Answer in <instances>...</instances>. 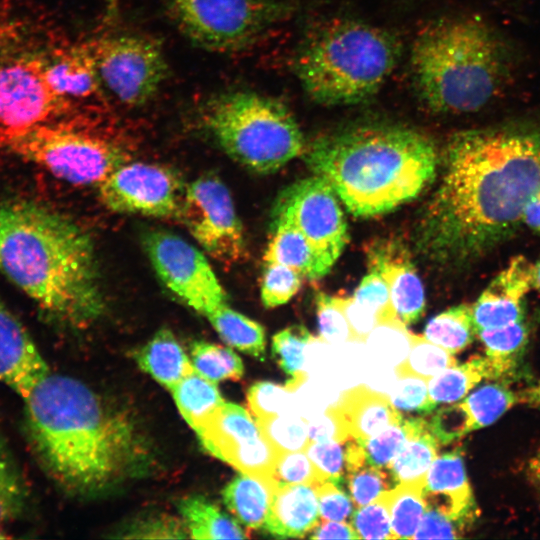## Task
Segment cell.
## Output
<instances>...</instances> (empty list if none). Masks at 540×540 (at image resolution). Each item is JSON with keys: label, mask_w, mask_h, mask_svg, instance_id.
I'll return each mask as SVG.
<instances>
[{"label": "cell", "mask_w": 540, "mask_h": 540, "mask_svg": "<svg viewBox=\"0 0 540 540\" xmlns=\"http://www.w3.org/2000/svg\"><path fill=\"white\" fill-rule=\"evenodd\" d=\"M436 191L417 229L420 250L462 267L513 235L540 192V125L459 131L448 140Z\"/></svg>", "instance_id": "1"}, {"label": "cell", "mask_w": 540, "mask_h": 540, "mask_svg": "<svg viewBox=\"0 0 540 540\" xmlns=\"http://www.w3.org/2000/svg\"><path fill=\"white\" fill-rule=\"evenodd\" d=\"M23 401L31 447L67 492L108 487L140 454L131 423L79 380L49 373Z\"/></svg>", "instance_id": "2"}, {"label": "cell", "mask_w": 540, "mask_h": 540, "mask_svg": "<svg viewBox=\"0 0 540 540\" xmlns=\"http://www.w3.org/2000/svg\"><path fill=\"white\" fill-rule=\"evenodd\" d=\"M0 272L61 323L83 327L105 309L90 235L43 204L0 203Z\"/></svg>", "instance_id": "3"}, {"label": "cell", "mask_w": 540, "mask_h": 540, "mask_svg": "<svg viewBox=\"0 0 540 540\" xmlns=\"http://www.w3.org/2000/svg\"><path fill=\"white\" fill-rule=\"evenodd\" d=\"M303 156L357 217L387 213L413 200L440 164L426 134L398 124L356 125L322 135L306 145Z\"/></svg>", "instance_id": "4"}, {"label": "cell", "mask_w": 540, "mask_h": 540, "mask_svg": "<svg viewBox=\"0 0 540 540\" xmlns=\"http://www.w3.org/2000/svg\"><path fill=\"white\" fill-rule=\"evenodd\" d=\"M411 70L419 100L437 114L482 110L509 84L514 53L507 40L477 15L443 17L416 36Z\"/></svg>", "instance_id": "5"}, {"label": "cell", "mask_w": 540, "mask_h": 540, "mask_svg": "<svg viewBox=\"0 0 540 540\" xmlns=\"http://www.w3.org/2000/svg\"><path fill=\"white\" fill-rule=\"evenodd\" d=\"M401 43L390 31L353 19L313 29L294 59L304 92L324 106H350L376 95L395 69Z\"/></svg>", "instance_id": "6"}, {"label": "cell", "mask_w": 540, "mask_h": 540, "mask_svg": "<svg viewBox=\"0 0 540 540\" xmlns=\"http://www.w3.org/2000/svg\"><path fill=\"white\" fill-rule=\"evenodd\" d=\"M203 122L221 149L247 169L273 173L303 155L300 127L281 101L249 91L219 94L205 105Z\"/></svg>", "instance_id": "7"}, {"label": "cell", "mask_w": 540, "mask_h": 540, "mask_svg": "<svg viewBox=\"0 0 540 540\" xmlns=\"http://www.w3.org/2000/svg\"><path fill=\"white\" fill-rule=\"evenodd\" d=\"M6 149L76 185L100 184L131 160L121 139L76 120L54 119L16 136Z\"/></svg>", "instance_id": "8"}, {"label": "cell", "mask_w": 540, "mask_h": 540, "mask_svg": "<svg viewBox=\"0 0 540 540\" xmlns=\"http://www.w3.org/2000/svg\"><path fill=\"white\" fill-rule=\"evenodd\" d=\"M15 22H0V148L35 125L59 118L70 102L45 75L44 50Z\"/></svg>", "instance_id": "9"}, {"label": "cell", "mask_w": 540, "mask_h": 540, "mask_svg": "<svg viewBox=\"0 0 540 540\" xmlns=\"http://www.w3.org/2000/svg\"><path fill=\"white\" fill-rule=\"evenodd\" d=\"M178 28L196 45L219 52L244 48L295 11L292 0H165Z\"/></svg>", "instance_id": "10"}, {"label": "cell", "mask_w": 540, "mask_h": 540, "mask_svg": "<svg viewBox=\"0 0 540 540\" xmlns=\"http://www.w3.org/2000/svg\"><path fill=\"white\" fill-rule=\"evenodd\" d=\"M272 218L291 222L306 237L325 275L349 241L337 194L317 175L284 188L276 198Z\"/></svg>", "instance_id": "11"}, {"label": "cell", "mask_w": 540, "mask_h": 540, "mask_svg": "<svg viewBox=\"0 0 540 540\" xmlns=\"http://www.w3.org/2000/svg\"><path fill=\"white\" fill-rule=\"evenodd\" d=\"M177 218L213 258L226 265L244 259L247 250L241 221L229 190L216 176H202L186 187Z\"/></svg>", "instance_id": "12"}, {"label": "cell", "mask_w": 540, "mask_h": 540, "mask_svg": "<svg viewBox=\"0 0 540 540\" xmlns=\"http://www.w3.org/2000/svg\"><path fill=\"white\" fill-rule=\"evenodd\" d=\"M150 262L163 284L182 302L206 316L227 303V295L205 255L183 238L154 230L144 238Z\"/></svg>", "instance_id": "13"}, {"label": "cell", "mask_w": 540, "mask_h": 540, "mask_svg": "<svg viewBox=\"0 0 540 540\" xmlns=\"http://www.w3.org/2000/svg\"><path fill=\"white\" fill-rule=\"evenodd\" d=\"M93 51L101 81L124 104L146 103L167 76V64L159 44L146 37H109L100 41Z\"/></svg>", "instance_id": "14"}, {"label": "cell", "mask_w": 540, "mask_h": 540, "mask_svg": "<svg viewBox=\"0 0 540 540\" xmlns=\"http://www.w3.org/2000/svg\"><path fill=\"white\" fill-rule=\"evenodd\" d=\"M185 190L182 180L172 170L129 161L99 184V198L114 212L177 218Z\"/></svg>", "instance_id": "15"}, {"label": "cell", "mask_w": 540, "mask_h": 540, "mask_svg": "<svg viewBox=\"0 0 540 540\" xmlns=\"http://www.w3.org/2000/svg\"><path fill=\"white\" fill-rule=\"evenodd\" d=\"M49 373L26 327L0 295V384L25 399Z\"/></svg>", "instance_id": "16"}, {"label": "cell", "mask_w": 540, "mask_h": 540, "mask_svg": "<svg viewBox=\"0 0 540 540\" xmlns=\"http://www.w3.org/2000/svg\"><path fill=\"white\" fill-rule=\"evenodd\" d=\"M533 287V264L515 256L472 305L476 331L524 320V299Z\"/></svg>", "instance_id": "17"}, {"label": "cell", "mask_w": 540, "mask_h": 540, "mask_svg": "<svg viewBox=\"0 0 540 540\" xmlns=\"http://www.w3.org/2000/svg\"><path fill=\"white\" fill-rule=\"evenodd\" d=\"M423 498L427 507L462 529L475 520L476 502L460 450L437 456L433 461L426 474Z\"/></svg>", "instance_id": "18"}, {"label": "cell", "mask_w": 540, "mask_h": 540, "mask_svg": "<svg viewBox=\"0 0 540 540\" xmlns=\"http://www.w3.org/2000/svg\"><path fill=\"white\" fill-rule=\"evenodd\" d=\"M370 270L389 286L397 318L406 326L417 322L425 309V291L408 252L400 244H375L368 251Z\"/></svg>", "instance_id": "19"}, {"label": "cell", "mask_w": 540, "mask_h": 540, "mask_svg": "<svg viewBox=\"0 0 540 540\" xmlns=\"http://www.w3.org/2000/svg\"><path fill=\"white\" fill-rule=\"evenodd\" d=\"M46 79L53 91L70 102L95 95L100 77L94 51L86 46L44 50Z\"/></svg>", "instance_id": "20"}, {"label": "cell", "mask_w": 540, "mask_h": 540, "mask_svg": "<svg viewBox=\"0 0 540 540\" xmlns=\"http://www.w3.org/2000/svg\"><path fill=\"white\" fill-rule=\"evenodd\" d=\"M196 434L207 451L228 464L263 436L247 410L226 401Z\"/></svg>", "instance_id": "21"}, {"label": "cell", "mask_w": 540, "mask_h": 540, "mask_svg": "<svg viewBox=\"0 0 540 540\" xmlns=\"http://www.w3.org/2000/svg\"><path fill=\"white\" fill-rule=\"evenodd\" d=\"M319 519L316 485H286L275 489L262 529L276 538H300L310 533Z\"/></svg>", "instance_id": "22"}, {"label": "cell", "mask_w": 540, "mask_h": 540, "mask_svg": "<svg viewBox=\"0 0 540 540\" xmlns=\"http://www.w3.org/2000/svg\"><path fill=\"white\" fill-rule=\"evenodd\" d=\"M334 407L349 436L357 441L369 439L403 419L388 396L364 385L345 391Z\"/></svg>", "instance_id": "23"}, {"label": "cell", "mask_w": 540, "mask_h": 540, "mask_svg": "<svg viewBox=\"0 0 540 540\" xmlns=\"http://www.w3.org/2000/svg\"><path fill=\"white\" fill-rule=\"evenodd\" d=\"M276 486L270 477L240 472L222 492L237 520L251 529L263 528Z\"/></svg>", "instance_id": "24"}, {"label": "cell", "mask_w": 540, "mask_h": 540, "mask_svg": "<svg viewBox=\"0 0 540 540\" xmlns=\"http://www.w3.org/2000/svg\"><path fill=\"white\" fill-rule=\"evenodd\" d=\"M439 441L431 432L428 421L412 416V432L388 467L396 485L424 487L426 474L438 456Z\"/></svg>", "instance_id": "25"}, {"label": "cell", "mask_w": 540, "mask_h": 540, "mask_svg": "<svg viewBox=\"0 0 540 540\" xmlns=\"http://www.w3.org/2000/svg\"><path fill=\"white\" fill-rule=\"evenodd\" d=\"M135 359L143 371L169 390L195 370L174 334L165 328L136 352Z\"/></svg>", "instance_id": "26"}, {"label": "cell", "mask_w": 540, "mask_h": 540, "mask_svg": "<svg viewBox=\"0 0 540 540\" xmlns=\"http://www.w3.org/2000/svg\"><path fill=\"white\" fill-rule=\"evenodd\" d=\"M271 228L272 235L264 254L265 263L288 266L312 280L325 276L310 243L291 222L272 218Z\"/></svg>", "instance_id": "27"}, {"label": "cell", "mask_w": 540, "mask_h": 540, "mask_svg": "<svg viewBox=\"0 0 540 540\" xmlns=\"http://www.w3.org/2000/svg\"><path fill=\"white\" fill-rule=\"evenodd\" d=\"M170 391L180 414L195 432L225 402L217 383L205 378L196 370L183 377Z\"/></svg>", "instance_id": "28"}, {"label": "cell", "mask_w": 540, "mask_h": 540, "mask_svg": "<svg viewBox=\"0 0 540 540\" xmlns=\"http://www.w3.org/2000/svg\"><path fill=\"white\" fill-rule=\"evenodd\" d=\"M483 379H495V375L488 358L476 355L430 378L429 396L436 405L455 403L464 398Z\"/></svg>", "instance_id": "29"}, {"label": "cell", "mask_w": 540, "mask_h": 540, "mask_svg": "<svg viewBox=\"0 0 540 540\" xmlns=\"http://www.w3.org/2000/svg\"><path fill=\"white\" fill-rule=\"evenodd\" d=\"M477 335L485 347L495 379L514 373L528 343L529 330L524 320L502 327L482 329Z\"/></svg>", "instance_id": "30"}, {"label": "cell", "mask_w": 540, "mask_h": 540, "mask_svg": "<svg viewBox=\"0 0 540 540\" xmlns=\"http://www.w3.org/2000/svg\"><path fill=\"white\" fill-rule=\"evenodd\" d=\"M179 511L194 539H243L245 531L236 520L203 497L180 501Z\"/></svg>", "instance_id": "31"}, {"label": "cell", "mask_w": 540, "mask_h": 540, "mask_svg": "<svg viewBox=\"0 0 540 540\" xmlns=\"http://www.w3.org/2000/svg\"><path fill=\"white\" fill-rule=\"evenodd\" d=\"M229 346L259 360L265 359V331L262 325L224 303L205 316Z\"/></svg>", "instance_id": "32"}, {"label": "cell", "mask_w": 540, "mask_h": 540, "mask_svg": "<svg viewBox=\"0 0 540 540\" xmlns=\"http://www.w3.org/2000/svg\"><path fill=\"white\" fill-rule=\"evenodd\" d=\"M477 334L472 305L459 304L432 317L423 336L432 343L455 354L470 345Z\"/></svg>", "instance_id": "33"}, {"label": "cell", "mask_w": 540, "mask_h": 540, "mask_svg": "<svg viewBox=\"0 0 540 540\" xmlns=\"http://www.w3.org/2000/svg\"><path fill=\"white\" fill-rule=\"evenodd\" d=\"M314 341L309 330L300 324L289 326L272 338V357L288 376L286 388L295 390L305 380V349Z\"/></svg>", "instance_id": "34"}, {"label": "cell", "mask_w": 540, "mask_h": 540, "mask_svg": "<svg viewBox=\"0 0 540 540\" xmlns=\"http://www.w3.org/2000/svg\"><path fill=\"white\" fill-rule=\"evenodd\" d=\"M387 498L393 539H412L427 508L423 487L399 484Z\"/></svg>", "instance_id": "35"}, {"label": "cell", "mask_w": 540, "mask_h": 540, "mask_svg": "<svg viewBox=\"0 0 540 540\" xmlns=\"http://www.w3.org/2000/svg\"><path fill=\"white\" fill-rule=\"evenodd\" d=\"M194 369L205 378L217 383L239 380L244 374L241 358L229 347L206 341L194 342L191 347Z\"/></svg>", "instance_id": "36"}, {"label": "cell", "mask_w": 540, "mask_h": 540, "mask_svg": "<svg viewBox=\"0 0 540 540\" xmlns=\"http://www.w3.org/2000/svg\"><path fill=\"white\" fill-rule=\"evenodd\" d=\"M516 402L517 394L502 384L493 383L478 388L461 404L474 431L494 423Z\"/></svg>", "instance_id": "37"}, {"label": "cell", "mask_w": 540, "mask_h": 540, "mask_svg": "<svg viewBox=\"0 0 540 540\" xmlns=\"http://www.w3.org/2000/svg\"><path fill=\"white\" fill-rule=\"evenodd\" d=\"M457 364L453 353L427 340L423 335L410 333L409 351L396 367L398 376H416L429 380L444 369Z\"/></svg>", "instance_id": "38"}, {"label": "cell", "mask_w": 540, "mask_h": 540, "mask_svg": "<svg viewBox=\"0 0 540 540\" xmlns=\"http://www.w3.org/2000/svg\"><path fill=\"white\" fill-rule=\"evenodd\" d=\"M27 492L25 481L3 442L0 444V524L20 515L27 504Z\"/></svg>", "instance_id": "39"}, {"label": "cell", "mask_w": 540, "mask_h": 540, "mask_svg": "<svg viewBox=\"0 0 540 540\" xmlns=\"http://www.w3.org/2000/svg\"><path fill=\"white\" fill-rule=\"evenodd\" d=\"M345 482L356 508L375 501L395 487L387 469L378 468L369 462L347 469Z\"/></svg>", "instance_id": "40"}, {"label": "cell", "mask_w": 540, "mask_h": 540, "mask_svg": "<svg viewBox=\"0 0 540 540\" xmlns=\"http://www.w3.org/2000/svg\"><path fill=\"white\" fill-rule=\"evenodd\" d=\"M257 422L279 453L304 450L309 442L308 423L298 416L282 413Z\"/></svg>", "instance_id": "41"}, {"label": "cell", "mask_w": 540, "mask_h": 540, "mask_svg": "<svg viewBox=\"0 0 540 540\" xmlns=\"http://www.w3.org/2000/svg\"><path fill=\"white\" fill-rule=\"evenodd\" d=\"M412 432V416L402 419L375 436L358 441L366 454L368 462L381 469H387L408 440Z\"/></svg>", "instance_id": "42"}, {"label": "cell", "mask_w": 540, "mask_h": 540, "mask_svg": "<svg viewBox=\"0 0 540 540\" xmlns=\"http://www.w3.org/2000/svg\"><path fill=\"white\" fill-rule=\"evenodd\" d=\"M348 438L342 441H309L304 451L316 469L319 483L342 485L346 474Z\"/></svg>", "instance_id": "43"}, {"label": "cell", "mask_w": 540, "mask_h": 540, "mask_svg": "<svg viewBox=\"0 0 540 540\" xmlns=\"http://www.w3.org/2000/svg\"><path fill=\"white\" fill-rule=\"evenodd\" d=\"M261 282V300L266 308L287 303L300 289L302 275L279 263H265Z\"/></svg>", "instance_id": "44"}, {"label": "cell", "mask_w": 540, "mask_h": 540, "mask_svg": "<svg viewBox=\"0 0 540 540\" xmlns=\"http://www.w3.org/2000/svg\"><path fill=\"white\" fill-rule=\"evenodd\" d=\"M350 524L359 539H393L387 492L375 501L357 507Z\"/></svg>", "instance_id": "45"}, {"label": "cell", "mask_w": 540, "mask_h": 540, "mask_svg": "<svg viewBox=\"0 0 540 540\" xmlns=\"http://www.w3.org/2000/svg\"><path fill=\"white\" fill-rule=\"evenodd\" d=\"M398 377L388 396L397 411L425 416L436 409L429 396L428 380L410 375Z\"/></svg>", "instance_id": "46"}, {"label": "cell", "mask_w": 540, "mask_h": 540, "mask_svg": "<svg viewBox=\"0 0 540 540\" xmlns=\"http://www.w3.org/2000/svg\"><path fill=\"white\" fill-rule=\"evenodd\" d=\"M316 312L322 342L339 344L352 341L351 330L338 297L318 293Z\"/></svg>", "instance_id": "47"}, {"label": "cell", "mask_w": 540, "mask_h": 540, "mask_svg": "<svg viewBox=\"0 0 540 540\" xmlns=\"http://www.w3.org/2000/svg\"><path fill=\"white\" fill-rule=\"evenodd\" d=\"M271 479L276 488L295 484H319L316 469L304 450L279 453Z\"/></svg>", "instance_id": "48"}, {"label": "cell", "mask_w": 540, "mask_h": 540, "mask_svg": "<svg viewBox=\"0 0 540 540\" xmlns=\"http://www.w3.org/2000/svg\"><path fill=\"white\" fill-rule=\"evenodd\" d=\"M353 298L373 310L380 323L399 320L392 304L389 286L375 270H370L362 278Z\"/></svg>", "instance_id": "49"}, {"label": "cell", "mask_w": 540, "mask_h": 540, "mask_svg": "<svg viewBox=\"0 0 540 540\" xmlns=\"http://www.w3.org/2000/svg\"><path fill=\"white\" fill-rule=\"evenodd\" d=\"M286 386L270 381L256 382L247 391L248 405L257 420L284 413L290 403Z\"/></svg>", "instance_id": "50"}, {"label": "cell", "mask_w": 540, "mask_h": 540, "mask_svg": "<svg viewBox=\"0 0 540 540\" xmlns=\"http://www.w3.org/2000/svg\"><path fill=\"white\" fill-rule=\"evenodd\" d=\"M428 426L442 444H448L473 431L461 402L437 410L428 421Z\"/></svg>", "instance_id": "51"}, {"label": "cell", "mask_w": 540, "mask_h": 540, "mask_svg": "<svg viewBox=\"0 0 540 540\" xmlns=\"http://www.w3.org/2000/svg\"><path fill=\"white\" fill-rule=\"evenodd\" d=\"M322 520L350 521L354 504L340 485L325 481L316 485Z\"/></svg>", "instance_id": "52"}, {"label": "cell", "mask_w": 540, "mask_h": 540, "mask_svg": "<svg viewBox=\"0 0 540 540\" xmlns=\"http://www.w3.org/2000/svg\"><path fill=\"white\" fill-rule=\"evenodd\" d=\"M347 318L353 342H365L370 333L379 325L376 313L353 297H338Z\"/></svg>", "instance_id": "53"}, {"label": "cell", "mask_w": 540, "mask_h": 540, "mask_svg": "<svg viewBox=\"0 0 540 540\" xmlns=\"http://www.w3.org/2000/svg\"><path fill=\"white\" fill-rule=\"evenodd\" d=\"M461 531L454 521L427 507L412 539H455Z\"/></svg>", "instance_id": "54"}, {"label": "cell", "mask_w": 540, "mask_h": 540, "mask_svg": "<svg viewBox=\"0 0 540 540\" xmlns=\"http://www.w3.org/2000/svg\"><path fill=\"white\" fill-rule=\"evenodd\" d=\"M309 441H342L349 436L347 429L334 406L308 423Z\"/></svg>", "instance_id": "55"}, {"label": "cell", "mask_w": 540, "mask_h": 540, "mask_svg": "<svg viewBox=\"0 0 540 540\" xmlns=\"http://www.w3.org/2000/svg\"><path fill=\"white\" fill-rule=\"evenodd\" d=\"M311 539H359L350 523L323 520L308 535Z\"/></svg>", "instance_id": "56"}, {"label": "cell", "mask_w": 540, "mask_h": 540, "mask_svg": "<svg viewBox=\"0 0 540 540\" xmlns=\"http://www.w3.org/2000/svg\"><path fill=\"white\" fill-rule=\"evenodd\" d=\"M523 224L540 234V192L528 203L523 215Z\"/></svg>", "instance_id": "57"}, {"label": "cell", "mask_w": 540, "mask_h": 540, "mask_svg": "<svg viewBox=\"0 0 540 540\" xmlns=\"http://www.w3.org/2000/svg\"><path fill=\"white\" fill-rule=\"evenodd\" d=\"M519 403L540 408V380L517 394Z\"/></svg>", "instance_id": "58"}, {"label": "cell", "mask_w": 540, "mask_h": 540, "mask_svg": "<svg viewBox=\"0 0 540 540\" xmlns=\"http://www.w3.org/2000/svg\"><path fill=\"white\" fill-rule=\"evenodd\" d=\"M527 470L532 480L540 483V450L530 459Z\"/></svg>", "instance_id": "59"}, {"label": "cell", "mask_w": 540, "mask_h": 540, "mask_svg": "<svg viewBox=\"0 0 540 540\" xmlns=\"http://www.w3.org/2000/svg\"><path fill=\"white\" fill-rule=\"evenodd\" d=\"M533 287L540 293V257L533 264Z\"/></svg>", "instance_id": "60"}, {"label": "cell", "mask_w": 540, "mask_h": 540, "mask_svg": "<svg viewBox=\"0 0 540 540\" xmlns=\"http://www.w3.org/2000/svg\"><path fill=\"white\" fill-rule=\"evenodd\" d=\"M2 443H3V440H2V438L0 437V444H2Z\"/></svg>", "instance_id": "61"}]
</instances>
